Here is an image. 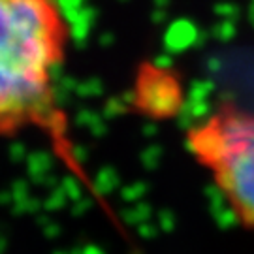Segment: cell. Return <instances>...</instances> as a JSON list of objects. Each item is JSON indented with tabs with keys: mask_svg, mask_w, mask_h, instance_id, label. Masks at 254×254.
<instances>
[{
	"mask_svg": "<svg viewBox=\"0 0 254 254\" xmlns=\"http://www.w3.org/2000/svg\"><path fill=\"white\" fill-rule=\"evenodd\" d=\"M189 147L239 222L254 230V113L224 106L192 128Z\"/></svg>",
	"mask_w": 254,
	"mask_h": 254,
	"instance_id": "obj_2",
	"label": "cell"
},
{
	"mask_svg": "<svg viewBox=\"0 0 254 254\" xmlns=\"http://www.w3.org/2000/svg\"><path fill=\"white\" fill-rule=\"evenodd\" d=\"M68 36L59 0H0V137L34 130L64 158L72 154L55 73Z\"/></svg>",
	"mask_w": 254,
	"mask_h": 254,
	"instance_id": "obj_1",
	"label": "cell"
}]
</instances>
